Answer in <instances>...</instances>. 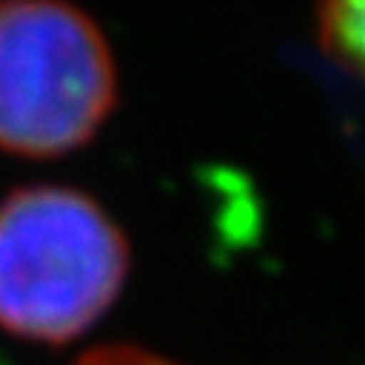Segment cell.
Listing matches in <instances>:
<instances>
[{
	"label": "cell",
	"instance_id": "6da1fadb",
	"mask_svg": "<svg viewBox=\"0 0 365 365\" xmlns=\"http://www.w3.org/2000/svg\"><path fill=\"white\" fill-rule=\"evenodd\" d=\"M128 277V244L83 192L28 186L0 201V329L64 344L107 314Z\"/></svg>",
	"mask_w": 365,
	"mask_h": 365
},
{
	"label": "cell",
	"instance_id": "7a4b0ae2",
	"mask_svg": "<svg viewBox=\"0 0 365 365\" xmlns=\"http://www.w3.org/2000/svg\"><path fill=\"white\" fill-rule=\"evenodd\" d=\"M116 104L101 31L67 0L0 4V150L49 158L88 143Z\"/></svg>",
	"mask_w": 365,
	"mask_h": 365
},
{
	"label": "cell",
	"instance_id": "3957f363",
	"mask_svg": "<svg viewBox=\"0 0 365 365\" xmlns=\"http://www.w3.org/2000/svg\"><path fill=\"white\" fill-rule=\"evenodd\" d=\"M319 37L365 76V0H319Z\"/></svg>",
	"mask_w": 365,
	"mask_h": 365
},
{
	"label": "cell",
	"instance_id": "277c9868",
	"mask_svg": "<svg viewBox=\"0 0 365 365\" xmlns=\"http://www.w3.org/2000/svg\"><path fill=\"white\" fill-rule=\"evenodd\" d=\"M76 365H174V362L131 344H107V347L88 350L86 356H79Z\"/></svg>",
	"mask_w": 365,
	"mask_h": 365
}]
</instances>
